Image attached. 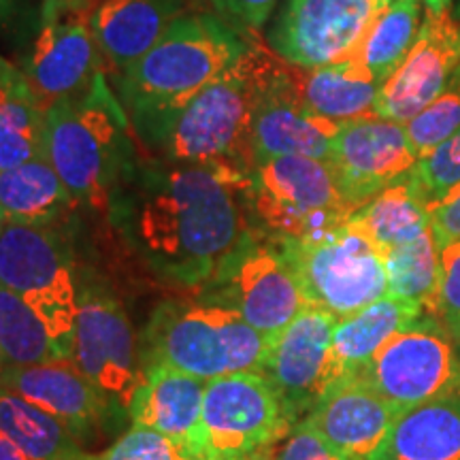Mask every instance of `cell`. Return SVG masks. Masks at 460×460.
Wrapping results in <instances>:
<instances>
[{
	"label": "cell",
	"instance_id": "3",
	"mask_svg": "<svg viewBox=\"0 0 460 460\" xmlns=\"http://www.w3.org/2000/svg\"><path fill=\"white\" fill-rule=\"evenodd\" d=\"M258 41L220 13H183L141 60L115 77L132 130L156 122L239 62Z\"/></svg>",
	"mask_w": 460,
	"mask_h": 460
},
{
	"label": "cell",
	"instance_id": "48",
	"mask_svg": "<svg viewBox=\"0 0 460 460\" xmlns=\"http://www.w3.org/2000/svg\"><path fill=\"white\" fill-rule=\"evenodd\" d=\"M456 20H460V3H458V15H456Z\"/></svg>",
	"mask_w": 460,
	"mask_h": 460
},
{
	"label": "cell",
	"instance_id": "18",
	"mask_svg": "<svg viewBox=\"0 0 460 460\" xmlns=\"http://www.w3.org/2000/svg\"><path fill=\"white\" fill-rule=\"evenodd\" d=\"M341 124L312 111L298 94L292 66L278 62L264 82L252 118V152L256 164L279 156L326 160Z\"/></svg>",
	"mask_w": 460,
	"mask_h": 460
},
{
	"label": "cell",
	"instance_id": "27",
	"mask_svg": "<svg viewBox=\"0 0 460 460\" xmlns=\"http://www.w3.org/2000/svg\"><path fill=\"white\" fill-rule=\"evenodd\" d=\"M0 433L28 460H94L60 420L22 396L0 388Z\"/></svg>",
	"mask_w": 460,
	"mask_h": 460
},
{
	"label": "cell",
	"instance_id": "37",
	"mask_svg": "<svg viewBox=\"0 0 460 460\" xmlns=\"http://www.w3.org/2000/svg\"><path fill=\"white\" fill-rule=\"evenodd\" d=\"M262 460H345L335 447L322 439L309 427L307 420H298L288 433L264 454Z\"/></svg>",
	"mask_w": 460,
	"mask_h": 460
},
{
	"label": "cell",
	"instance_id": "26",
	"mask_svg": "<svg viewBox=\"0 0 460 460\" xmlns=\"http://www.w3.org/2000/svg\"><path fill=\"white\" fill-rule=\"evenodd\" d=\"M382 460H460V394L399 410Z\"/></svg>",
	"mask_w": 460,
	"mask_h": 460
},
{
	"label": "cell",
	"instance_id": "30",
	"mask_svg": "<svg viewBox=\"0 0 460 460\" xmlns=\"http://www.w3.org/2000/svg\"><path fill=\"white\" fill-rule=\"evenodd\" d=\"M386 267L388 295L413 303L427 314H435L439 290V247L433 230H427L410 243L382 254Z\"/></svg>",
	"mask_w": 460,
	"mask_h": 460
},
{
	"label": "cell",
	"instance_id": "40",
	"mask_svg": "<svg viewBox=\"0 0 460 460\" xmlns=\"http://www.w3.org/2000/svg\"><path fill=\"white\" fill-rule=\"evenodd\" d=\"M20 75H22L20 68H15L13 65H9L4 58H0V101L7 96L11 85L15 84V79L20 77Z\"/></svg>",
	"mask_w": 460,
	"mask_h": 460
},
{
	"label": "cell",
	"instance_id": "7",
	"mask_svg": "<svg viewBox=\"0 0 460 460\" xmlns=\"http://www.w3.org/2000/svg\"><path fill=\"white\" fill-rule=\"evenodd\" d=\"M0 286L15 292L39 315L60 358H71L79 281L62 228L4 222Z\"/></svg>",
	"mask_w": 460,
	"mask_h": 460
},
{
	"label": "cell",
	"instance_id": "23",
	"mask_svg": "<svg viewBox=\"0 0 460 460\" xmlns=\"http://www.w3.org/2000/svg\"><path fill=\"white\" fill-rule=\"evenodd\" d=\"M77 205L48 158L0 171V216L4 222L62 228Z\"/></svg>",
	"mask_w": 460,
	"mask_h": 460
},
{
	"label": "cell",
	"instance_id": "11",
	"mask_svg": "<svg viewBox=\"0 0 460 460\" xmlns=\"http://www.w3.org/2000/svg\"><path fill=\"white\" fill-rule=\"evenodd\" d=\"M358 376L396 410L460 394V339L433 314L390 337Z\"/></svg>",
	"mask_w": 460,
	"mask_h": 460
},
{
	"label": "cell",
	"instance_id": "28",
	"mask_svg": "<svg viewBox=\"0 0 460 460\" xmlns=\"http://www.w3.org/2000/svg\"><path fill=\"white\" fill-rule=\"evenodd\" d=\"M348 224L365 234L377 247L379 254H386L393 247L410 243L427 233L430 214L427 205L416 197L407 177H402L360 207Z\"/></svg>",
	"mask_w": 460,
	"mask_h": 460
},
{
	"label": "cell",
	"instance_id": "1",
	"mask_svg": "<svg viewBox=\"0 0 460 460\" xmlns=\"http://www.w3.org/2000/svg\"><path fill=\"white\" fill-rule=\"evenodd\" d=\"M247 188L250 177L224 166L139 156L115 188L107 211L154 273L200 288L252 233Z\"/></svg>",
	"mask_w": 460,
	"mask_h": 460
},
{
	"label": "cell",
	"instance_id": "43",
	"mask_svg": "<svg viewBox=\"0 0 460 460\" xmlns=\"http://www.w3.org/2000/svg\"><path fill=\"white\" fill-rule=\"evenodd\" d=\"M427 4V13H441V11H450L452 0H424Z\"/></svg>",
	"mask_w": 460,
	"mask_h": 460
},
{
	"label": "cell",
	"instance_id": "22",
	"mask_svg": "<svg viewBox=\"0 0 460 460\" xmlns=\"http://www.w3.org/2000/svg\"><path fill=\"white\" fill-rule=\"evenodd\" d=\"M181 15L183 0H94L90 26L102 60L118 77L141 60Z\"/></svg>",
	"mask_w": 460,
	"mask_h": 460
},
{
	"label": "cell",
	"instance_id": "6",
	"mask_svg": "<svg viewBox=\"0 0 460 460\" xmlns=\"http://www.w3.org/2000/svg\"><path fill=\"white\" fill-rule=\"evenodd\" d=\"M252 228L275 241H318L341 230L356 209L326 160L279 156L254 166L247 188Z\"/></svg>",
	"mask_w": 460,
	"mask_h": 460
},
{
	"label": "cell",
	"instance_id": "34",
	"mask_svg": "<svg viewBox=\"0 0 460 460\" xmlns=\"http://www.w3.org/2000/svg\"><path fill=\"white\" fill-rule=\"evenodd\" d=\"M460 128V71L454 82L441 92V96L422 109L416 118L405 124L407 139H410L416 156H424L447 137Z\"/></svg>",
	"mask_w": 460,
	"mask_h": 460
},
{
	"label": "cell",
	"instance_id": "19",
	"mask_svg": "<svg viewBox=\"0 0 460 460\" xmlns=\"http://www.w3.org/2000/svg\"><path fill=\"white\" fill-rule=\"evenodd\" d=\"M0 388L11 390L60 420L82 446L99 439L118 407L71 360L7 365L0 373Z\"/></svg>",
	"mask_w": 460,
	"mask_h": 460
},
{
	"label": "cell",
	"instance_id": "13",
	"mask_svg": "<svg viewBox=\"0 0 460 460\" xmlns=\"http://www.w3.org/2000/svg\"><path fill=\"white\" fill-rule=\"evenodd\" d=\"M376 15L377 0H281L267 43L288 65H339L352 60Z\"/></svg>",
	"mask_w": 460,
	"mask_h": 460
},
{
	"label": "cell",
	"instance_id": "39",
	"mask_svg": "<svg viewBox=\"0 0 460 460\" xmlns=\"http://www.w3.org/2000/svg\"><path fill=\"white\" fill-rule=\"evenodd\" d=\"M430 230L437 241V247H444L454 241H460V186L447 192L439 203L429 209Z\"/></svg>",
	"mask_w": 460,
	"mask_h": 460
},
{
	"label": "cell",
	"instance_id": "17",
	"mask_svg": "<svg viewBox=\"0 0 460 460\" xmlns=\"http://www.w3.org/2000/svg\"><path fill=\"white\" fill-rule=\"evenodd\" d=\"M460 71V20L450 11L427 13L411 49L382 84L376 113L407 124L441 96Z\"/></svg>",
	"mask_w": 460,
	"mask_h": 460
},
{
	"label": "cell",
	"instance_id": "16",
	"mask_svg": "<svg viewBox=\"0 0 460 460\" xmlns=\"http://www.w3.org/2000/svg\"><path fill=\"white\" fill-rule=\"evenodd\" d=\"M416 160L405 124L371 113L341 124L326 163L335 171L343 197L358 211L407 177Z\"/></svg>",
	"mask_w": 460,
	"mask_h": 460
},
{
	"label": "cell",
	"instance_id": "44",
	"mask_svg": "<svg viewBox=\"0 0 460 460\" xmlns=\"http://www.w3.org/2000/svg\"><path fill=\"white\" fill-rule=\"evenodd\" d=\"M11 3H13V0H0V17H4L9 13Z\"/></svg>",
	"mask_w": 460,
	"mask_h": 460
},
{
	"label": "cell",
	"instance_id": "9",
	"mask_svg": "<svg viewBox=\"0 0 460 460\" xmlns=\"http://www.w3.org/2000/svg\"><path fill=\"white\" fill-rule=\"evenodd\" d=\"M199 290V296L243 315L269 341L307 307L281 245L256 228H252L222 271Z\"/></svg>",
	"mask_w": 460,
	"mask_h": 460
},
{
	"label": "cell",
	"instance_id": "35",
	"mask_svg": "<svg viewBox=\"0 0 460 460\" xmlns=\"http://www.w3.org/2000/svg\"><path fill=\"white\" fill-rule=\"evenodd\" d=\"M94 460H194L169 437L146 427H132Z\"/></svg>",
	"mask_w": 460,
	"mask_h": 460
},
{
	"label": "cell",
	"instance_id": "32",
	"mask_svg": "<svg viewBox=\"0 0 460 460\" xmlns=\"http://www.w3.org/2000/svg\"><path fill=\"white\" fill-rule=\"evenodd\" d=\"M0 358L26 367L62 360L39 315L15 292L0 286Z\"/></svg>",
	"mask_w": 460,
	"mask_h": 460
},
{
	"label": "cell",
	"instance_id": "12",
	"mask_svg": "<svg viewBox=\"0 0 460 460\" xmlns=\"http://www.w3.org/2000/svg\"><path fill=\"white\" fill-rule=\"evenodd\" d=\"M85 377L128 413V405L146 379L139 341L124 305L96 284H84L77 298L71 358Z\"/></svg>",
	"mask_w": 460,
	"mask_h": 460
},
{
	"label": "cell",
	"instance_id": "41",
	"mask_svg": "<svg viewBox=\"0 0 460 460\" xmlns=\"http://www.w3.org/2000/svg\"><path fill=\"white\" fill-rule=\"evenodd\" d=\"M0 460H28V456L15 444H11L7 437L0 433Z\"/></svg>",
	"mask_w": 460,
	"mask_h": 460
},
{
	"label": "cell",
	"instance_id": "25",
	"mask_svg": "<svg viewBox=\"0 0 460 460\" xmlns=\"http://www.w3.org/2000/svg\"><path fill=\"white\" fill-rule=\"evenodd\" d=\"M427 314L418 305L386 295L358 312L337 318L332 329V358L339 379L358 376L390 337Z\"/></svg>",
	"mask_w": 460,
	"mask_h": 460
},
{
	"label": "cell",
	"instance_id": "31",
	"mask_svg": "<svg viewBox=\"0 0 460 460\" xmlns=\"http://www.w3.org/2000/svg\"><path fill=\"white\" fill-rule=\"evenodd\" d=\"M420 32V0H396L379 11L352 60L365 65L384 84L393 75Z\"/></svg>",
	"mask_w": 460,
	"mask_h": 460
},
{
	"label": "cell",
	"instance_id": "29",
	"mask_svg": "<svg viewBox=\"0 0 460 460\" xmlns=\"http://www.w3.org/2000/svg\"><path fill=\"white\" fill-rule=\"evenodd\" d=\"M37 158H48V124L22 71L0 101V171Z\"/></svg>",
	"mask_w": 460,
	"mask_h": 460
},
{
	"label": "cell",
	"instance_id": "42",
	"mask_svg": "<svg viewBox=\"0 0 460 460\" xmlns=\"http://www.w3.org/2000/svg\"><path fill=\"white\" fill-rule=\"evenodd\" d=\"M48 3H51L60 11H82L88 9L94 0H48Z\"/></svg>",
	"mask_w": 460,
	"mask_h": 460
},
{
	"label": "cell",
	"instance_id": "14",
	"mask_svg": "<svg viewBox=\"0 0 460 460\" xmlns=\"http://www.w3.org/2000/svg\"><path fill=\"white\" fill-rule=\"evenodd\" d=\"M90 7L60 11L45 0L41 31L24 71L43 111L60 102L82 101L102 75V56L90 26Z\"/></svg>",
	"mask_w": 460,
	"mask_h": 460
},
{
	"label": "cell",
	"instance_id": "20",
	"mask_svg": "<svg viewBox=\"0 0 460 460\" xmlns=\"http://www.w3.org/2000/svg\"><path fill=\"white\" fill-rule=\"evenodd\" d=\"M399 410L360 376L337 379L303 420L345 460H382Z\"/></svg>",
	"mask_w": 460,
	"mask_h": 460
},
{
	"label": "cell",
	"instance_id": "38",
	"mask_svg": "<svg viewBox=\"0 0 460 460\" xmlns=\"http://www.w3.org/2000/svg\"><path fill=\"white\" fill-rule=\"evenodd\" d=\"M279 3L281 0H211L216 13L250 32L261 31Z\"/></svg>",
	"mask_w": 460,
	"mask_h": 460
},
{
	"label": "cell",
	"instance_id": "47",
	"mask_svg": "<svg viewBox=\"0 0 460 460\" xmlns=\"http://www.w3.org/2000/svg\"><path fill=\"white\" fill-rule=\"evenodd\" d=\"M4 367H7V365H4V362H3V358H0V373H3V369H4Z\"/></svg>",
	"mask_w": 460,
	"mask_h": 460
},
{
	"label": "cell",
	"instance_id": "46",
	"mask_svg": "<svg viewBox=\"0 0 460 460\" xmlns=\"http://www.w3.org/2000/svg\"><path fill=\"white\" fill-rule=\"evenodd\" d=\"M3 230H4V220H3V216H0V234H3Z\"/></svg>",
	"mask_w": 460,
	"mask_h": 460
},
{
	"label": "cell",
	"instance_id": "36",
	"mask_svg": "<svg viewBox=\"0 0 460 460\" xmlns=\"http://www.w3.org/2000/svg\"><path fill=\"white\" fill-rule=\"evenodd\" d=\"M433 315L460 339V241L439 250V290Z\"/></svg>",
	"mask_w": 460,
	"mask_h": 460
},
{
	"label": "cell",
	"instance_id": "10",
	"mask_svg": "<svg viewBox=\"0 0 460 460\" xmlns=\"http://www.w3.org/2000/svg\"><path fill=\"white\" fill-rule=\"evenodd\" d=\"M292 427L261 373L209 379L200 416V460H262Z\"/></svg>",
	"mask_w": 460,
	"mask_h": 460
},
{
	"label": "cell",
	"instance_id": "2",
	"mask_svg": "<svg viewBox=\"0 0 460 460\" xmlns=\"http://www.w3.org/2000/svg\"><path fill=\"white\" fill-rule=\"evenodd\" d=\"M279 56L261 39L220 77L156 122L137 130L154 158L180 164L224 166L252 175V118Z\"/></svg>",
	"mask_w": 460,
	"mask_h": 460
},
{
	"label": "cell",
	"instance_id": "15",
	"mask_svg": "<svg viewBox=\"0 0 460 460\" xmlns=\"http://www.w3.org/2000/svg\"><path fill=\"white\" fill-rule=\"evenodd\" d=\"M337 318L307 307L269 343L261 376L267 377L292 424L303 420L339 379L332 358Z\"/></svg>",
	"mask_w": 460,
	"mask_h": 460
},
{
	"label": "cell",
	"instance_id": "33",
	"mask_svg": "<svg viewBox=\"0 0 460 460\" xmlns=\"http://www.w3.org/2000/svg\"><path fill=\"white\" fill-rule=\"evenodd\" d=\"M407 181L427 209L460 186V128L420 156L407 172Z\"/></svg>",
	"mask_w": 460,
	"mask_h": 460
},
{
	"label": "cell",
	"instance_id": "24",
	"mask_svg": "<svg viewBox=\"0 0 460 460\" xmlns=\"http://www.w3.org/2000/svg\"><path fill=\"white\" fill-rule=\"evenodd\" d=\"M290 66L305 105L322 118L345 124L376 113L382 84L360 62L345 60L318 68Z\"/></svg>",
	"mask_w": 460,
	"mask_h": 460
},
{
	"label": "cell",
	"instance_id": "8",
	"mask_svg": "<svg viewBox=\"0 0 460 460\" xmlns=\"http://www.w3.org/2000/svg\"><path fill=\"white\" fill-rule=\"evenodd\" d=\"M278 243L312 307L345 318L388 295L382 254L349 224L318 241Z\"/></svg>",
	"mask_w": 460,
	"mask_h": 460
},
{
	"label": "cell",
	"instance_id": "45",
	"mask_svg": "<svg viewBox=\"0 0 460 460\" xmlns=\"http://www.w3.org/2000/svg\"><path fill=\"white\" fill-rule=\"evenodd\" d=\"M393 3H396V0H377V13H379V11L388 9Z\"/></svg>",
	"mask_w": 460,
	"mask_h": 460
},
{
	"label": "cell",
	"instance_id": "4",
	"mask_svg": "<svg viewBox=\"0 0 460 460\" xmlns=\"http://www.w3.org/2000/svg\"><path fill=\"white\" fill-rule=\"evenodd\" d=\"M48 160L79 205L109 209L111 197L139 160L130 119L105 73L82 101L45 111Z\"/></svg>",
	"mask_w": 460,
	"mask_h": 460
},
{
	"label": "cell",
	"instance_id": "5",
	"mask_svg": "<svg viewBox=\"0 0 460 460\" xmlns=\"http://www.w3.org/2000/svg\"><path fill=\"white\" fill-rule=\"evenodd\" d=\"M269 343L234 309L203 296L169 298L149 318L141 358L143 369L164 362L209 382L233 373H262Z\"/></svg>",
	"mask_w": 460,
	"mask_h": 460
},
{
	"label": "cell",
	"instance_id": "21",
	"mask_svg": "<svg viewBox=\"0 0 460 460\" xmlns=\"http://www.w3.org/2000/svg\"><path fill=\"white\" fill-rule=\"evenodd\" d=\"M207 382L175 367L149 365L146 379L132 396L128 418L137 427H146L169 437L194 460H200L199 437Z\"/></svg>",
	"mask_w": 460,
	"mask_h": 460
}]
</instances>
